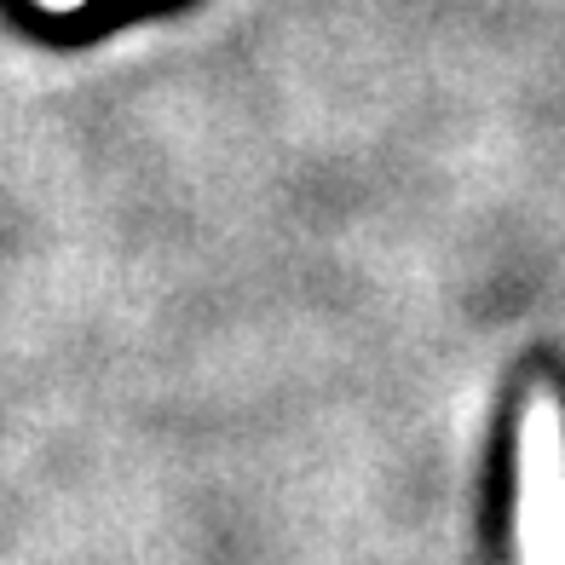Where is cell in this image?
Wrapping results in <instances>:
<instances>
[{"instance_id":"6da1fadb","label":"cell","mask_w":565,"mask_h":565,"mask_svg":"<svg viewBox=\"0 0 565 565\" xmlns=\"http://www.w3.org/2000/svg\"><path fill=\"white\" fill-rule=\"evenodd\" d=\"M513 543L525 565H565V409L531 393L513 427Z\"/></svg>"},{"instance_id":"7a4b0ae2","label":"cell","mask_w":565,"mask_h":565,"mask_svg":"<svg viewBox=\"0 0 565 565\" xmlns=\"http://www.w3.org/2000/svg\"><path fill=\"white\" fill-rule=\"evenodd\" d=\"M46 7H82V0H46Z\"/></svg>"}]
</instances>
